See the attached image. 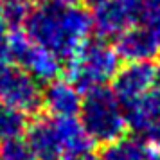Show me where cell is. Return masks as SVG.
<instances>
[{"mask_svg": "<svg viewBox=\"0 0 160 160\" xmlns=\"http://www.w3.org/2000/svg\"><path fill=\"white\" fill-rule=\"evenodd\" d=\"M115 51L119 58L128 63L151 61L160 52V40L149 27L133 25L117 38Z\"/></svg>", "mask_w": 160, "mask_h": 160, "instance_id": "9c48e42d", "label": "cell"}, {"mask_svg": "<svg viewBox=\"0 0 160 160\" xmlns=\"http://www.w3.org/2000/svg\"><path fill=\"white\" fill-rule=\"evenodd\" d=\"M99 160H160V146L142 137H121L104 146Z\"/></svg>", "mask_w": 160, "mask_h": 160, "instance_id": "7c38bea8", "label": "cell"}, {"mask_svg": "<svg viewBox=\"0 0 160 160\" xmlns=\"http://www.w3.org/2000/svg\"><path fill=\"white\" fill-rule=\"evenodd\" d=\"M81 124L94 144H110L124 137L128 128L126 106L108 87L88 90L81 101Z\"/></svg>", "mask_w": 160, "mask_h": 160, "instance_id": "7a4b0ae2", "label": "cell"}, {"mask_svg": "<svg viewBox=\"0 0 160 160\" xmlns=\"http://www.w3.org/2000/svg\"><path fill=\"white\" fill-rule=\"evenodd\" d=\"M157 67L151 61H135L126 63L113 78V92L124 106L140 99L142 95L155 88Z\"/></svg>", "mask_w": 160, "mask_h": 160, "instance_id": "52a82bcc", "label": "cell"}, {"mask_svg": "<svg viewBox=\"0 0 160 160\" xmlns=\"http://www.w3.org/2000/svg\"><path fill=\"white\" fill-rule=\"evenodd\" d=\"M27 146L34 160H63L58 138L52 126V117H42L27 126Z\"/></svg>", "mask_w": 160, "mask_h": 160, "instance_id": "4fadbf2b", "label": "cell"}, {"mask_svg": "<svg viewBox=\"0 0 160 160\" xmlns=\"http://www.w3.org/2000/svg\"><path fill=\"white\" fill-rule=\"evenodd\" d=\"M43 90L29 72L15 63L0 65V102L23 113H32L42 106Z\"/></svg>", "mask_w": 160, "mask_h": 160, "instance_id": "8992f818", "label": "cell"}, {"mask_svg": "<svg viewBox=\"0 0 160 160\" xmlns=\"http://www.w3.org/2000/svg\"><path fill=\"white\" fill-rule=\"evenodd\" d=\"M27 131V113L0 102V146Z\"/></svg>", "mask_w": 160, "mask_h": 160, "instance_id": "5bb4252c", "label": "cell"}, {"mask_svg": "<svg viewBox=\"0 0 160 160\" xmlns=\"http://www.w3.org/2000/svg\"><path fill=\"white\" fill-rule=\"evenodd\" d=\"M81 90L68 79H54L47 83L42 104L52 117H76L81 110Z\"/></svg>", "mask_w": 160, "mask_h": 160, "instance_id": "8fae6325", "label": "cell"}, {"mask_svg": "<svg viewBox=\"0 0 160 160\" xmlns=\"http://www.w3.org/2000/svg\"><path fill=\"white\" fill-rule=\"evenodd\" d=\"M81 0H49V4L54 6H61V8H70V6H78Z\"/></svg>", "mask_w": 160, "mask_h": 160, "instance_id": "d6986e66", "label": "cell"}, {"mask_svg": "<svg viewBox=\"0 0 160 160\" xmlns=\"http://www.w3.org/2000/svg\"><path fill=\"white\" fill-rule=\"evenodd\" d=\"M119 54L115 47L104 42H87L74 56L68 58L67 76L79 90L106 87V83L113 81L119 72Z\"/></svg>", "mask_w": 160, "mask_h": 160, "instance_id": "3957f363", "label": "cell"}, {"mask_svg": "<svg viewBox=\"0 0 160 160\" xmlns=\"http://www.w3.org/2000/svg\"><path fill=\"white\" fill-rule=\"evenodd\" d=\"M23 32L59 59H68L88 42L92 23L88 11L79 6L61 8L47 2L29 11Z\"/></svg>", "mask_w": 160, "mask_h": 160, "instance_id": "6da1fadb", "label": "cell"}, {"mask_svg": "<svg viewBox=\"0 0 160 160\" xmlns=\"http://www.w3.org/2000/svg\"><path fill=\"white\" fill-rule=\"evenodd\" d=\"M155 87H157V90L160 92V65L157 67V79H155Z\"/></svg>", "mask_w": 160, "mask_h": 160, "instance_id": "44dd1931", "label": "cell"}, {"mask_svg": "<svg viewBox=\"0 0 160 160\" xmlns=\"http://www.w3.org/2000/svg\"><path fill=\"white\" fill-rule=\"evenodd\" d=\"M0 160H2V157H0Z\"/></svg>", "mask_w": 160, "mask_h": 160, "instance_id": "603a6c76", "label": "cell"}, {"mask_svg": "<svg viewBox=\"0 0 160 160\" xmlns=\"http://www.w3.org/2000/svg\"><path fill=\"white\" fill-rule=\"evenodd\" d=\"M6 45L11 61L29 72L38 83H51L61 72V59L54 52L34 43L25 32L15 31L6 36Z\"/></svg>", "mask_w": 160, "mask_h": 160, "instance_id": "277c9868", "label": "cell"}, {"mask_svg": "<svg viewBox=\"0 0 160 160\" xmlns=\"http://www.w3.org/2000/svg\"><path fill=\"white\" fill-rule=\"evenodd\" d=\"M92 31L101 38H119L137 25L140 0H88Z\"/></svg>", "mask_w": 160, "mask_h": 160, "instance_id": "5b68a950", "label": "cell"}, {"mask_svg": "<svg viewBox=\"0 0 160 160\" xmlns=\"http://www.w3.org/2000/svg\"><path fill=\"white\" fill-rule=\"evenodd\" d=\"M74 160H99V158H95L94 153H90V155H85V157H78V158H74Z\"/></svg>", "mask_w": 160, "mask_h": 160, "instance_id": "7402d4cb", "label": "cell"}, {"mask_svg": "<svg viewBox=\"0 0 160 160\" xmlns=\"http://www.w3.org/2000/svg\"><path fill=\"white\" fill-rule=\"evenodd\" d=\"M140 18L160 40V0H140Z\"/></svg>", "mask_w": 160, "mask_h": 160, "instance_id": "e0dca14e", "label": "cell"}, {"mask_svg": "<svg viewBox=\"0 0 160 160\" xmlns=\"http://www.w3.org/2000/svg\"><path fill=\"white\" fill-rule=\"evenodd\" d=\"M11 58H9V52H8V45H6V40L0 42V65L4 63H9Z\"/></svg>", "mask_w": 160, "mask_h": 160, "instance_id": "ac0fdd59", "label": "cell"}, {"mask_svg": "<svg viewBox=\"0 0 160 160\" xmlns=\"http://www.w3.org/2000/svg\"><path fill=\"white\" fill-rule=\"evenodd\" d=\"M54 133L63 160H74L94 153V140L88 137L79 119L76 117H52Z\"/></svg>", "mask_w": 160, "mask_h": 160, "instance_id": "30bf717a", "label": "cell"}, {"mask_svg": "<svg viewBox=\"0 0 160 160\" xmlns=\"http://www.w3.org/2000/svg\"><path fill=\"white\" fill-rule=\"evenodd\" d=\"M0 157L2 160H34L29 146L22 137L4 142L0 146Z\"/></svg>", "mask_w": 160, "mask_h": 160, "instance_id": "2e32d148", "label": "cell"}, {"mask_svg": "<svg viewBox=\"0 0 160 160\" xmlns=\"http://www.w3.org/2000/svg\"><path fill=\"white\" fill-rule=\"evenodd\" d=\"M29 11L31 8L27 0H0V16L8 23V27L23 25Z\"/></svg>", "mask_w": 160, "mask_h": 160, "instance_id": "9a60e30c", "label": "cell"}, {"mask_svg": "<svg viewBox=\"0 0 160 160\" xmlns=\"http://www.w3.org/2000/svg\"><path fill=\"white\" fill-rule=\"evenodd\" d=\"M6 36H8V23L4 22V18L0 16V42L6 40Z\"/></svg>", "mask_w": 160, "mask_h": 160, "instance_id": "ffe728a7", "label": "cell"}, {"mask_svg": "<svg viewBox=\"0 0 160 160\" xmlns=\"http://www.w3.org/2000/svg\"><path fill=\"white\" fill-rule=\"evenodd\" d=\"M128 126L138 137L160 146V92L151 90L126 106Z\"/></svg>", "mask_w": 160, "mask_h": 160, "instance_id": "ba28073f", "label": "cell"}]
</instances>
